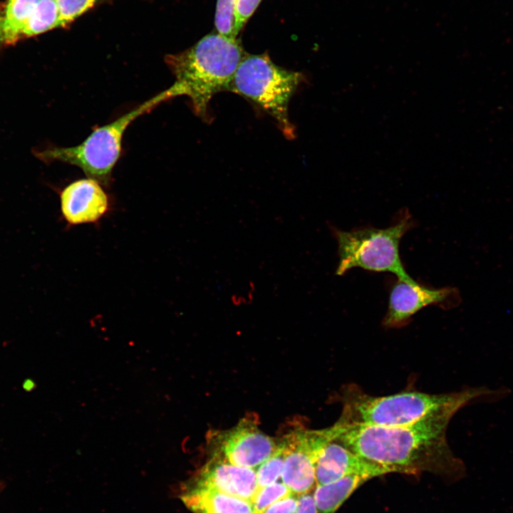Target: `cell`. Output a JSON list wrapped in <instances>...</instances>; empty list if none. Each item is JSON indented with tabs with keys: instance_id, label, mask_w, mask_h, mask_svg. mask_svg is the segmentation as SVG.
Wrapping results in <instances>:
<instances>
[{
	"instance_id": "9",
	"label": "cell",
	"mask_w": 513,
	"mask_h": 513,
	"mask_svg": "<svg viewBox=\"0 0 513 513\" xmlns=\"http://www.w3.org/2000/svg\"><path fill=\"white\" fill-rule=\"evenodd\" d=\"M462 302L457 287L433 288L400 279L390 286L388 306L383 324L388 328L400 327L422 309L437 305L445 309L457 307Z\"/></svg>"
},
{
	"instance_id": "11",
	"label": "cell",
	"mask_w": 513,
	"mask_h": 513,
	"mask_svg": "<svg viewBox=\"0 0 513 513\" xmlns=\"http://www.w3.org/2000/svg\"><path fill=\"white\" fill-rule=\"evenodd\" d=\"M61 211L69 225L96 223L110 209L108 196L90 178L73 182L60 194Z\"/></svg>"
},
{
	"instance_id": "19",
	"label": "cell",
	"mask_w": 513,
	"mask_h": 513,
	"mask_svg": "<svg viewBox=\"0 0 513 513\" xmlns=\"http://www.w3.org/2000/svg\"><path fill=\"white\" fill-rule=\"evenodd\" d=\"M291 494L287 486L279 481L259 489L252 502L254 513H262L272 504Z\"/></svg>"
},
{
	"instance_id": "16",
	"label": "cell",
	"mask_w": 513,
	"mask_h": 513,
	"mask_svg": "<svg viewBox=\"0 0 513 513\" xmlns=\"http://www.w3.org/2000/svg\"><path fill=\"white\" fill-rule=\"evenodd\" d=\"M60 27V16L56 0H39L30 14L21 40Z\"/></svg>"
},
{
	"instance_id": "23",
	"label": "cell",
	"mask_w": 513,
	"mask_h": 513,
	"mask_svg": "<svg viewBox=\"0 0 513 513\" xmlns=\"http://www.w3.org/2000/svg\"><path fill=\"white\" fill-rule=\"evenodd\" d=\"M314 489L299 496L298 504L294 513H317Z\"/></svg>"
},
{
	"instance_id": "3",
	"label": "cell",
	"mask_w": 513,
	"mask_h": 513,
	"mask_svg": "<svg viewBox=\"0 0 513 513\" xmlns=\"http://www.w3.org/2000/svg\"><path fill=\"white\" fill-rule=\"evenodd\" d=\"M247 54L239 39L217 31L204 36L187 50L167 55L165 63L175 77L169 88L172 97H189L195 113L207 120L212 98L220 91H227Z\"/></svg>"
},
{
	"instance_id": "6",
	"label": "cell",
	"mask_w": 513,
	"mask_h": 513,
	"mask_svg": "<svg viewBox=\"0 0 513 513\" xmlns=\"http://www.w3.org/2000/svg\"><path fill=\"white\" fill-rule=\"evenodd\" d=\"M172 98L167 88L112 123L97 128L80 145L46 149L37 155L45 162L61 161L77 166L88 178L108 187L111 182L113 169L120 155L122 138L126 128L135 118Z\"/></svg>"
},
{
	"instance_id": "4",
	"label": "cell",
	"mask_w": 513,
	"mask_h": 513,
	"mask_svg": "<svg viewBox=\"0 0 513 513\" xmlns=\"http://www.w3.org/2000/svg\"><path fill=\"white\" fill-rule=\"evenodd\" d=\"M415 226L410 213L404 209L385 228L369 226L343 231L331 227L339 256L336 274L342 276L358 267L371 271L390 272L406 282L414 281L405 269L399 246L402 237Z\"/></svg>"
},
{
	"instance_id": "20",
	"label": "cell",
	"mask_w": 513,
	"mask_h": 513,
	"mask_svg": "<svg viewBox=\"0 0 513 513\" xmlns=\"http://www.w3.org/2000/svg\"><path fill=\"white\" fill-rule=\"evenodd\" d=\"M100 0H56L60 16V27L71 24Z\"/></svg>"
},
{
	"instance_id": "13",
	"label": "cell",
	"mask_w": 513,
	"mask_h": 513,
	"mask_svg": "<svg viewBox=\"0 0 513 513\" xmlns=\"http://www.w3.org/2000/svg\"><path fill=\"white\" fill-rule=\"evenodd\" d=\"M182 500L194 513H254L250 502L197 484L182 495Z\"/></svg>"
},
{
	"instance_id": "2",
	"label": "cell",
	"mask_w": 513,
	"mask_h": 513,
	"mask_svg": "<svg viewBox=\"0 0 513 513\" xmlns=\"http://www.w3.org/2000/svg\"><path fill=\"white\" fill-rule=\"evenodd\" d=\"M510 393L507 388H467L441 394L416 391L385 396L366 393L355 385H348L342 394L343 409L338 421L342 424L400 426L442 415H454L474 400L494 402Z\"/></svg>"
},
{
	"instance_id": "22",
	"label": "cell",
	"mask_w": 513,
	"mask_h": 513,
	"mask_svg": "<svg viewBox=\"0 0 513 513\" xmlns=\"http://www.w3.org/2000/svg\"><path fill=\"white\" fill-rule=\"evenodd\" d=\"M299 496L293 493L272 504L262 513H294L298 504Z\"/></svg>"
},
{
	"instance_id": "1",
	"label": "cell",
	"mask_w": 513,
	"mask_h": 513,
	"mask_svg": "<svg viewBox=\"0 0 513 513\" xmlns=\"http://www.w3.org/2000/svg\"><path fill=\"white\" fill-rule=\"evenodd\" d=\"M452 415L428 418L400 426L334 424V439L359 456L394 472H430L461 477L463 462L450 450L446 437Z\"/></svg>"
},
{
	"instance_id": "8",
	"label": "cell",
	"mask_w": 513,
	"mask_h": 513,
	"mask_svg": "<svg viewBox=\"0 0 513 513\" xmlns=\"http://www.w3.org/2000/svg\"><path fill=\"white\" fill-rule=\"evenodd\" d=\"M336 434L333 424L321 430L295 426L283 435L287 451L281 479L293 493L301 495L315 488L318 459Z\"/></svg>"
},
{
	"instance_id": "15",
	"label": "cell",
	"mask_w": 513,
	"mask_h": 513,
	"mask_svg": "<svg viewBox=\"0 0 513 513\" xmlns=\"http://www.w3.org/2000/svg\"><path fill=\"white\" fill-rule=\"evenodd\" d=\"M368 478L350 475L323 485H316L314 489L317 513H335L340 506Z\"/></svg>"
},
{
	"instance_id": "21",
	"label": "cell",
	"mask_w": 513,
	"mask_h": 513,
	"mask_svg": "<svg viewBox=\"0 0 513 513\" xmlns=\"http://www.w3.org/2000/svg\"><path fill=\"white\" fill-rule=\"evenodd\" d=\"M261 0H238L236 7L235 24L238 33L252 16Z\"/></svg>"
},
{
	"instance_id": "7",
	"label": "cell",
	"mask_w": 513,
	"mask_h": 513,
	"mask_svg": "<svg viewBox=\"0 0 513 513\" xmlns=\"http://www.w3.org/2000/svg\"><path fill=\"white\" fill-rule=\"evenodd\" d=\"M256 415L250 413L227 430H211L207 435L211 457L232 465L256 470L276 450L277 438L265 434Z\"/></svg>"
},
{
	"instance_id": "17",
	"label": "cell",
	"mask_w": 513,
	"mask_h": 513,
	"mask_svg": "<svg viewBox=\"0 0 513 513\" xmlns=\"http://www.w3.org/2000/svg\"><path fill=\"white\" fill-rule=\"evenodd\" d=\"M277 440L276 450L256 470L258 489L279 481L281 477L287 448L283 435Z\"/></svg>"
},
{
	"instance_id": "10",
	"label": "cell",
	"mask_w": 513,
	"mask_h": 513,
	"mask_svg": "<svg viewBox=\"0 0 513 513\" xmlns=\"http://www.w3.org/2000/svg\"><path fill=\"white\" fill-rule=\"evenodd\" d=\"M393 472L389 467L359 456L333 438L326 444L318 459L316 484H326L350 475L370 480Z\"/></svg>"
},
{
	"instance_id": "14",
	"label": "cell",
	"mask_w": 513,
	"mask_h": 513,
	"mask_svg": "<svg viewBox=\"0 0 513 513\" xmlns=\"http://www.w3.org/2000/svg\"><path fill=\"white\" fill-rule=\"evenodd\" d=\"M39 0H5L0 4V48L21 40L22 30Z\"/></svg>"
},
{
	"instance_id": "18",
	"label": "cell",
	"mask_w": 513,
	"mask_h": 513,
	"mask_svg": "<svg viewBox=\"0 0 513 513\" xmlns=\"http://www.w3.org/2000/svg\"><path fill=\"white\" fill-rule=\"evenodd\" d=\"M238 0H217L214 24L217 31L228 38H237L235 14Z\"/></svg>"
},
{
	"instance_id": "12",
	"label": "cell",
	"mask_w": 513,
	"mask_h": 513,
	"mask_svg": "<svg viewBox=\"0 0 513 513\" xmlns=\"http://www.w3.org/2000/svg\"><path fill=\"white\" fill-rule=\"evenodd\" d=\"M252 503L258 491L256 470L211 457L197 473L195 484Z\"/></svg>"
},
{
	"instance_id": "5",
	"label": "cell",
	"mask_w": 513,
	"mask_h": 513,
	"mask_svg": "<svg viewBox=\"0 0 513 513\" xmlns=\"http://www.w3.org/2000/svg\"><path fill=\"white\" fill-rule=\"evenodd\" d=\"M305 80L302 73L276 65L265 53L247 54L238 66L227 88L261 107L276 120L289 139L295 130L288 115L289 100Z\"/></svg>"
}]
</instances>
